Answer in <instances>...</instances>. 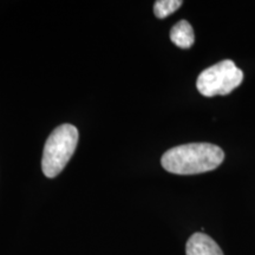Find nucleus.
<instances>
[{
	"label": "nucleus",
	"instance_id": "nucleus-1",
	"mask_svg": "<svg viewBox=\"0 0 255 255\" xmlns=\"http://www.w3.org/2000/svg\"><path fill=\"white\" fill-rule=\"evenodd\" d=\"M225 159L220 146L210 143H189L169 149L161 158L165 170L176 175H195L214 170Z\"/></svg>",
	"mask_w": 255,
	"mask_h": 255
},
{
	"label": "nucleus",
	"instance_id": "nucleus-2",
	"mask_svg": "<svg viewBox=\"0 0 255 255\" xmlns=\"http://www.w3.org/2000/svg\"><path fill=\"white\" fill-rule=\"evenodd\" d=\"M78 143V130L71 124H63L56 128L44 145L41 170L49 178L62 173Z\"/></svg>",
	"mask_w": 255,
	"mask_h": 255
},
{
	"label": "nucleus",
	"instance_id": "nucleus-3",
	"mask_svg": "<svg viewBox=\"0 0 255 255\" xmlns=\"http://www.w3.org/2000/svg\"><path fill=\"white\" fill-rule=\"evenodd\" d=\"M244 81V72L233 60H222L210 68L203 70L197 77L196 87L201 95L206 97L225 96L235 90Z\"/></svg>",
	"mask_w": 255,
	"mask_h": 255
},
{
	"label": "nucleus",
	"instance_id": "nucleus-4",
	"mask_svg": "<svg viewBox=\"0 0 255 255\" xmlns=\"http://www.w3.org/2000/svg\"><path fill=\"white\" fill-rule=\"evenodd\" d=\"M187 255H223L216 242L205 233H195L187 241Z\"/></svg>",
	"mask_w": 255,
	"mask_h": 255
},
{
	"label": "nucleus",
	"instance_id": "nucleus-5",
	"mask_svg": "<svg viewBox=\"0 0 255 255\" xmlns=\"http://www.w3.org/2000/svg\"><path fill=\"white\" fill-rule=\"evenodd\" d=\"M170 39L181 49H189L195 41V34L187 20H180L170 30Z\"/></svg>",
	"mask_w": 255,
	"mask_h": 255
},
{
	"label": "nucleus",
	"instance_id": "nucleus-6",
	"mask_svg": "<svg viewBox=\"0 0 255 255\" xmlns=\"http://www.w3.org/2000/svg\"><path fill=\"white\" fill-rule=\"evenodd\" d=\"M182 4L181 0H157L154 5V13L159 19L167 18L168 15L177 11Z\"/></svg>",
	"mask_w": 255,
	"mask_h": 255
}]
</instances>
